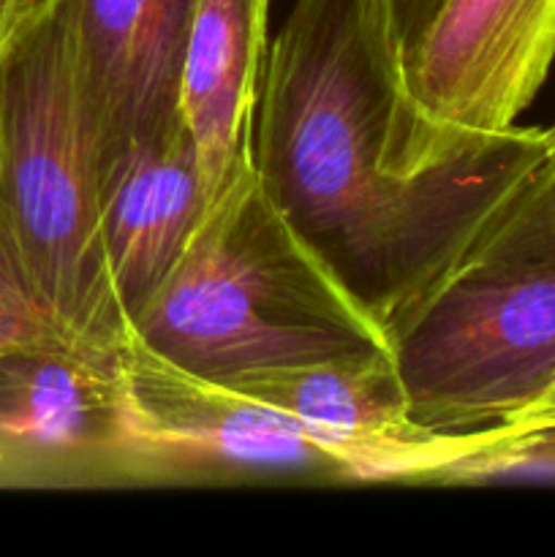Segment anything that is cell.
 Returning a JSON list of instances; mask_svg holds the SVG:
<instances>
[{"mask_svg":"<svg viewBox=\"0 0 555 557\" xmlns=\"http://www.w3.org/2000/svg\"><path fill=\"white\" fill-rule=\"evenodd\" d=\"M395 103L379 0H297L267 52L256 177L386 337L471 259L555 158V125H515L428 172L397 174Z\"/></svg>","mask_w":555,"mask_h":557,"instance_id":"obj_1","label":"cell"},{"mask_svg":"<svg viewBox=\"0 0 555 557\" xmlns=\"http://www.w3.org/2000/svg\"><path fill=\"white\" fill-rule=\"evenodd\" d=\"M131 335L218 384L259 368L392 351L390 337L283 221L256 169L207 205Z\"/></svg>","mask_w":555,"mask_h":557,"instance_id":"obj_2","label":"cell"},{"mask_svg":"<svg viewBox=\"0 0 555 557\" xmlns=\"http://www.w3.org/2000/svg\"><path fill=\"white\" fill-rule=\"evenodd\" d=\"M0 226L54 330L120 359L131 324L109 277L96 131L58 0L0 58Z\"/></svg>","mask_w":555,"mask_h":557,"instance_id":"obj_3","label":"cell"},{"mask_svg":"<svg viewBox=\"0 0 555 557\" xmlns=\"http://www.w3.org/2000/svg\"><path fill=\"white\" fill-rule=\"evenodd\" d=\"M390 346L419 428L509 424L555 384V264L466 261Z\"/></svg>","mask_w":555,"mask_h":557,"instance_id":"obj_4","label":"cell"},{"mask_svg":"<svg viewBox=\"0 0 555 557\" xmlns=\"http://www.w3.org/2000/svg\"><path fill=\"white\" fill-rule=\"evenodd\" d=\"M555 63V0H444L395 63L390 166L419 174L515 128Z\"/></svg>","mask_w":555,"mask_h":557,"instance_id":"obj_5","label":"cell"},{"mask_svg":"<svg viewBox=\"0 0 555 557\" xmlns=\"http://www.w3.org/2000/svg\"><path fill=\"white\" fill-rule=\"evenodd\" d=\"M139 487L365 484L357 462L278 408L177 368L134 335L120 351Z\"/></svg>","mask_w":555,"mask_h":557,"instance_id":"obj_6","label":"cell"},{"mask_svg":"<svg viewBox=\"0 0 555 557\" xmlns=\"http://www.w3.org/2000/svg\"><path fill=\"white\" fill-rule=\"evenodd\" d=\"M120 359L69 341L0 351V490H136Z\"/></svg>","mask_w":555,"mask_h":557,"instance_id":"obj_7","label":"cell"},{"mask_svg":"<svg viewBox=\"0 0 555 557\" xmlns=\"http://www.w3.org/2000/svg\"><path fill=\"white\" fill-rule=\"evenodd\" d=\"M96 131L101 180L180 123V82L199 0H58Z\"/></svg>","mask_w":555,"mask_h":557,"instance_id":"obj_8","label":"cell"},{"mask_svg":"<svg viewBox=\"0 0 555 557\" xmlns=\"http://www.w3.org/2000/svg\"><path fill=\"white\" fill-rule=\"evenodd\" d=\"M346 451L365 484H411L460 455L471 433H430L411 417L392 351L354 354L221 381Z\"/></svg>","mask_w":555,"mask_h":557,"instance_id":"obj_9","label":"cell"},{"mask_svg":"<svg viewBox=\"0 0 555 557\" xmlns=\"http://www.w3.org/2000/svg\"><path fill=\"white\" fill-rule=\"evenodd\" d=\"M207 210L199 156L183 117L101 180V232L109 277L134 324L183 259Z\"/></svg>","mask_w":555,"mask_h":557,"instance_id":"obj_10","label":"cell"},{"mask_svg":"<svg viewBox=\"0 0 555 557\" xmlns=\"http://www.w3.org/2000/svg\"><path fill=\"white\" fill-rule=\"evenodd\" d=\"M270 0H199L180 82V117L199 156L207 205L254 172Z\"/></svg>","mask_w":555,"mask_h":557,"instance_id":"obj_11","label":"cell"},{"mask_svg":"<svg viewBox=\"0 0 555 557\" xmlns=\"http://www.w3.org/2000/svg\"><path fill=\"white\" fill-rule=\"evenodd\" d=\"M506 482H555V424L473 430L466 449L424 473L417 487H479Z\"/></svg>","mask_w":555,"mask_h":557,"instance_id":"obj_12","label":"cell"},{"mask_svg":"<svg viewBox=\"0 0 555 557\" xmlns=\"http://www.w3.org/2000/svg\"><path fill=\"white\" fill-rule=\"evenodd\" d=\"M468 261L555 264V158L533 177Z\"/></svg>","mask_w":555,"mask_h":557,"instance_id":"obj_13","label":"cell"},{"mask_svg":"<svg viewBox=\"0 0 555 557\" xmlns=\"http://www.w3.org/2000/svg\"><path fill=\"white\" fill-rule=\"evenodd\" d=\"M65 341L33 297L0 226V351L22 343Z\"/></svg>","mask_w":555,"mask_h":557,"instance_id":"obj_14","label":"cell"},{"mask_svg":"<svg viewBox=\"0 0 555 557\" xmlns=\"http://www.w3.org/2000/svg\"><path fill=\"white\" fill-rule=\"evenodd\" d=\"M441 3L444 0H379L381 27L395 63L428 27Z\"/></svg>","mask_w":555,"mask_h":557,"instance_id":"obj_15","label":"cell"},{"mask_svg":"<svg viewBox=\"0 0 555 557\" xmlns=\"http://www.w3.org/2000/svg\"><path fill=\"white\" fill-rule=\"evenodd\" d=\"M49 0H0V58L27 30L33 20L47 9Z\"/></svg>","mask_w":555,"mask_h":557,"instance_id":"obj_16","label":"cell"},{"mask_svg":"<svg viewBox=\"0 0 555 557\" xmlns=\"http://www.w3.org/2000/svg\"><path fill=\"white\" fill-rule=\"evenodd\" d=\"M509 424H555V384L536 397L522 413H517Z\"/></svg>","mask_w":555,"mask_h":557,"instance_id":"obj_17","label":"cell"}]
</instances>
